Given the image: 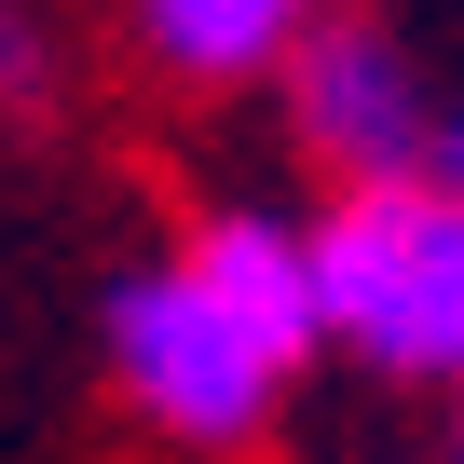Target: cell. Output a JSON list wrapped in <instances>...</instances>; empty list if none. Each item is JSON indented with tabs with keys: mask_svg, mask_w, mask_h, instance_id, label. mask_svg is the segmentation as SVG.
Listing matches in <instances>:
<instances>
[{
	"mask_svg": "<svg viewBox=\"0 0 464 464\" xmlns=\"http://www.w3.org/2000/svg\"><path fill=\"white\" fill-rule=\"evenodd\" d=\"M423 178H437V191L464 205V110H437V137H423Z\"/></svg>",
	"mask_w": 464,
	"mask_h": 464,
	"instance_id": "52a82bcc",
	"label": "cell"
},
{
	"mask_svg": "<svg viewBox=\"0 0 464 464\" xmlns=\"http://www.w3.org/2000/svg\"><path fill=\"white\" fill-rule=\"evenodd\" d=\"M218 301H232V328H246L274 369H301L328 328H314V260H301V232L287 218H260V205H218L205 232H191V246H178Z\"/></svg>",
	"mask_w": 464,
	"mask_h": 464,
	"instance_id": "277c9868",
	"label": "cell"
},
{
	"mask_svg": "<svg viewBox=\"0 0 464 464\" xmlns=\"http://www.w3.org/2000/svg\"><path fill=\"white\" fill-rule=\"evenodd\" d=\"M328 0H137V42L178 69V82H260Z\"/></svg>",
	"mask_w": 464,
	"mask_h": 464,
	"instance_id": "5b68a950",
	"label": "cell"
},
{
	"mask_svg": "<svg viewBox=\"0 0 464 464\" xmlns=\"http://www.w3.org/2000/svg\"><path fill=\"white\" fill-rule=\"evenodd\" d=\"M287 123H301V150L342 178V191H369V178H423V137H437V96H423V69L382 42V28H301L287 42Z\"/></svg>",
	"mask_w": 464,
	"mask_h": 464,
	"instance_id": "3957f363",
	"label": "cell"
},
{
	"mask_svg": "<svg viewBox=\"0 0 464 464\" xmlns=\"http://www.w3.org/2000/svg\"><path fill=\"white\" fill-rule=\"evenodd\" d=\"M0 96H42V28L0 14Z\"/></svg>",
	"mask_w": 464,
	"mask_h": 464,
	"instance_id": "8992f818",
	"label": "cell"
},
{
	"mask_svg": "<svg viewBox=\"0 0 464 464\" xmlns=\"http://www.w3.org/2000/svg\"><path fill=\"white\" fill-rule=\"evenodd\" d=\"M450 464H464V450H450Z\"/></svg>",
	"mask_w": 464,
	"mask_h": 464,
	"instance_id": "ba28073f",
	"label": "cell"
},
{
	"mask_svg": "<svg viewBox=\"0 0 464 464\" xmlns=\"http://www.w3.org/2000/svg\"><path fill=\"white\" fill-rule=\"evenodd\" d=\"M314 328L396 382H464V205L437 178H369L314 232Z\"/></svg>",
	"mask_w": 464,
	"mask_h": 464,
	"instance_id": "6da1fadb",
	"label": "cell"
},
{
	"mask_svg": "<svg viewBox=\"0 0 464 464\" xmlns=\"http://www.w3.org/2000/svg\"><path fill=\"white\" fill-rule=\"evenodd\" d=\"M110 369H123V396H137L164 437H191V450L260 437L274 396H287V369L232 328V301H218L191 260H137V274L110 287Z\"/></svg>",
	"mask_w": 464,
	"mask_h": 464,
	"instance_id": "7a4b0ae2",
	"label": "cell"
}]
</instances>
